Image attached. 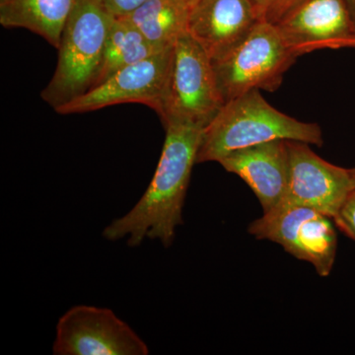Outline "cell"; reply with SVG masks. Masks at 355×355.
<instances>
[{
    "label": "cell",
    "mask_w": 355,
    "mask_h": 355,
    "mask_svg": "<svg viewBox=\"0 0 355 355\" xmlns=\"http://www.w3.org/2000/svg\"><path fill=\"white\" fill-rule=\"evenodd\" d=\"M164 128V146L153 180L137 205L104 228L103 237L108 241L125 239L135 248L146 239L158 240L169 248L183 224L182 212L205 128L177 121Z\"/></svg>",
    "instance_id": "1"
},
{
    "label": "cell",
    "mask_w": 355,
    "mask_h": 355,
    "mask_svg": "<svg viewBox=\"0 0 355 355\" xmlns=\"http://www.w3.org/2000/svg\"><path fill=\"white\" fill-rule=\"evenodd\" d=\"M294 140L321 147L318 123L296 120L272 107L260 90L229 100L205 128L197 163L218 162L224 156L272 140Z\"/></svg>",
    "instance_id": "2"
},
{
    "label": "cell",
    "mask_w": 355,
    "mask_h": 355,
    "mask_svg": "<svg viewBox=\"0 0 355 355\" xmlns=\"http://www.w3.org/2000/svg\"><path fill=\"white\" fill-rule=\"evenodd\" d=\"M114 19L102 0H76L58 48L57 69L41 95L53 109L92 87Z\"/></svg>",
    "instance_id": "3"
},
{
    "label": "cell",
    "mask_w": 355,
    "mask_h": 355,
    "mask_svg": "<svg viewBox=\"0 0 355 355\" xmlns=\"http://www.w3.org/2000/svg\"><path fill=\"white\" fill-rule=\"evenodd\" d=\"M297 58L277 26L261 20L232 50L212 60V65L226 103L252 90H277Z\"/></svg>",
    "instance_id": "4"
},
{
    "label": "cell",
    "mask_w": 355,
    "mask_h": 355,
    "mask_svg": "<svg viewBox=\"0 0 355 355\" xmlns=\"http://www.w3.org/2000/svg\"><path fill=\"white\" fill-rule=\"evenodd\" d=\"M225 104L209 55L189 33L174 46L163 125L191 123L207 128Z\"/></svg>",
    "instance_id": "5"
},
{
    "label": "cell",
    "mask_w": 355,
    "mask_h": 355,
    "mask_svg": "<svg viewBox=\"0 0 355 355\" xmlns=\"http://www.w3.org/2000/svg\"><path fill=\"white\" fill-rule=\"evenodd\" d=\"M248 230L256 239L277 243L294 258L308 261L320 277L330 275L338 251L330 217L308 207H277L252 222Z\"/></svg>",
    "instance_id": "6"
},
{
    "label": "cell",
    "mask_w": 355,
    "mask_h": 355,
    "mask_svg": "<svg viewBox=\"0 0 355 355\" xmlns=\"http://www.w3.org/2000/svg\"><path fill=\"white\" fill-rule=\"evenodd\" d=\"M173 51L174 46L123 67L104 83L58 107L55 112L60 114H83L123 103H140L161 116L171 72Z\"/></svg>",
    "instance_id": "7"
},
{
    "label": "cell",
    "mask_w": 355,
    "mask_h": 355,
    "mask_svg": "<svg viewBox=\"0 0 355 355\" xmlns=\"http://www.w3.org/2000/svg\"><path fill=\"white\" fill-rule=\"evenodd\" d=\"M55 355H147L146 343L109 308L76 305L58 319Z\"/></svg>",
    "instance_id": "8"
},
{
    "label": "cell",
    "mask_w": 355,
    "mask_h": 355,
    "mask_svg": "<svg viewBox=\"0 0 355 355\" xmlns=\"http://www.w3.org/2000/svg\"><path fill=\"white\" fill-rule=\"evenodd\" d=\"M289 180L277 207H303L335 218L354 190L349 169L324 160L306 142L288 140Z\"/></svg>",
    "instance_id": "9"
},
{
    "label": "cell",
    "mask_w": 355,
    "mask_h": 355,
    "mask_svg": "<svg viewBox=\"0 0 355 355\" xmlns=\"http://www.w3.org/2000/svg\"><path fill=\"white\" fill-rule=\"evenodd\" d=\"M275 25L298 58L324 49L355 48V16L347 0H302Z\"/></svg>",
    "instance_id": "10"
},
{
    "label": "cell",
    "mask_w": 355,
    "mask_h": 355,
    "mask_svg": "<svg viewBox=\"0 0 355 355\" xmlns=\"http://www.w3.org/2000/svg\"><path fill=\"white\" fill-rule=\"evenodd\" d=\"M261 20L252 0H197L191 6L188 33L212 62L246 38Z\"/></svg>",
    "instance_id": "11"
},
{
    "label": "cell",
    "mask_w": 355,
    "mask_h": 355,
    "mask_svg": "<svg viewBox=\"0 0 355 355\" xmlns=\"http://www.w3.org/2000/svg\"><path fill=\"white\" fill-rule=\"evenodd\" d=\"M253 191L263 214L272 211L286 195L289 180L288 140H272L233 151L218 161Z\"/></svg>",
    "instance_id": "12"
},
{
    "label": "cell",
    "mask_w": 355,
    "mask_h": 355,
    "mask_svg": "<svg viewBox=\"0 0 355 355\" xmlns=\"http://www.w3.org/2000/svg\"><path fill=\"white\" fill-rule=\"evenodd\" d=\"M76 0H0V24L24 28L58 48Z\"/></svg>",
    "instance_id": "13"
},
{
    "label": "cell",
    "mask_w": 355,
    "mask_h": 355,
    "mask_svg": "<svg viewBox=\"0 0 355 355\" xmlns=\"http://www.w3.org/2000/svg\"><path fill=\"white\" fill-rule=\"evenodd\" d=\"M191 4L189 0H146L123 16L157 51L172 48L188 33Z\"/></svg>",
    "instance_id": "14"
},
{
    "label": "cell",
    "mask_w": 355,
    "mask_h": 355,
    "mask_svg": "<svg viewBox=\"0 0 355 355\" xmlns=\"http://www.w3.org/2000/svg\"><path fill=\"white\" fill-rule=\"evenodd\" d=\"M158 51H161L156 50L132 23L123 17H114L101 64L91 89L104 83L114 72L149 58Z\"/></svg>",
    "instance_id": "15"
},
{
    "label": "cell",
    "mask_w": 355,
    "mask_h": 355,
    "mask_svg": "<svg viewBox=\"0 0 355 355\" xmlns=\"http://www.w3.org/2000/svg\"><path fill=\"white\" fill-rule=\"evenodd\" d=\"M333 220L340 232L355 241V189L350 191Z\"/></svg>",
    "instance_id": "16"
},
{
    "label": "cell",
    "mask_w": 355,
    "mask_h": 355,
    "mask_svg": "<svg viewBox=\"0 0 355 355\" xmlns=\"http://www.w3.org/2000/svg\"><path fill=\"white\" fill-rule=\"evenodd\" d=\"M301 1L302 0H268L263 10V20L277 24L286 13Z\"/></svg>",
    "instance_id": "17"
},
{
    "label": "cell",
    "mask_w": 355,
    "mask_h": 355,
    "mask_svg": "<svg viewBox=\"0 0 355 355\" xmlns=\"http://www.w3.org/2000/svg\"><path fill=\"white\" fill-rule=\"evenodd\" d=\"M146 0H102L104 6L114 17H123L132 12Z\"/></svg>",
    "instance_id": "18"
},
{
    "label": "cell",
    "mask_w": 355,
    "mask_h": 355,
    "mask_svg": "<svg viewBox=\"0 0 355 355\" xmlns=\"http://www.w3.org/2000/svg\"><path fill=\"white\" fill-rule=\"evenodd\" d=\"M256 6L258 7L259 10L261 11V16H263V10H265L266 4H268V0H252Z\"/></svg>",
    "instance_id": "19"
},
{
    "label": "cell",
    "mask_w": 355,
    "mask_h": 355,
    "mask_svg": "<svg viewBox=\"0 0 355 355\" xmlns=\"http://www.w3.org/2000/svg\"><path fill=\"white\" fill-rule=\"evenodd\" d=\"M347 3H349L350 9H352V13L355 16V0H347Z\"/></svg>",
    "instance_id": "20"
},
{
    "label": "cell",
    "mask_w": 355,
    "mask_h": 355,
    "mask_svg": "<svg viewBox=\"0 0 355 355\" xmlns=\"http://www.w3.org/2000/svg\"><path fill=\"white\" fill-rule=\"evenodd\" d=\"M350 175H352V182H354V186L355 189V168H352L349 169Z\"/></svg>",
    "instance_id": "21"
},
{
    "label": "cell",
    "mask_w": 355,
    "mask_h": 355,
    "mask_svg": "<svg viewBox=\"0 0 355 355\" xmlns=\"http://www.w3.org/2000/svg\"><path fill=\"white\" fill-rule=\"evenodd\" d=\"M189 1H190V3L191 4V6H193V4L195 3V2L197 1V0H189Z\"/></svg>",
    "instance_id": "22"
}]
</instances>
